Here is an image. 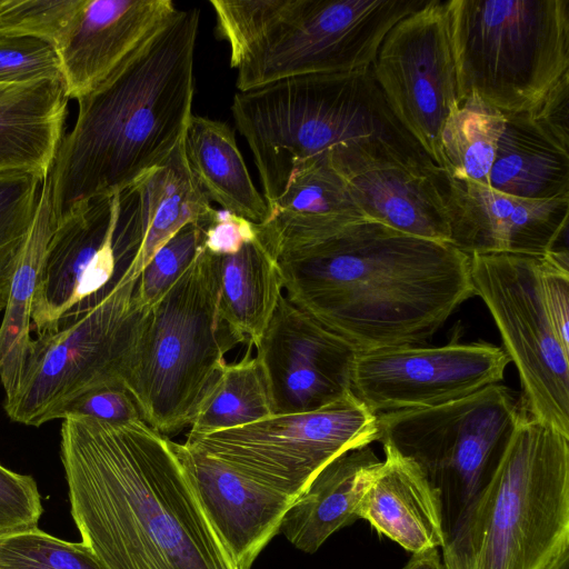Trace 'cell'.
Here are the masks:
<instances>
[{
  "label": "cell",
  "mask_w": 569,
  "mask_h": 569,
  "mask_svg": "<svg viewBox=\"0 0 569 569\" xmlns=\"http://www.w3.org/2000/svg\"><path fill=\"white\" fill-rule=\"evenodd\" d=\"M183 147L189 168L210 202L256 224L269 221L270 209L256 188L227 123L192 114Z\"/></svg>",
  "instance_id": "d4e9b609"
},
{
  "label": "cell",
  "mask_w": 569,
  "mask_h": 569,
  "mask_svg": "<svg viewBox=\"0 0 569 569\" xmlns=\"http://www.w3.org/2000/svg\"><path fill=\"white\" fill-rule=\"evenodd\" d=\"M220 256L201 249L146 309L123 378L143 421L163 437L189 428L207 389L239 341L219 315Z\"/></svg>",
  "instance_id": "52a82bcc"
},
{
  "label": "cell",
  "mask_w": 569,
  "mask_h": 569,
  "mask_svg": "<svg viewBox=\"0 0 569 569\" xmlns=\"http://www.w3.org/2000/svg\"><path fill=\"white\" fill-rule=\"evenodd\" d=\"M505 121L502 112L476 93L460 100L440 133L445 174L489 187V173Z\"/></svg>",
  "instance_id": "f1b7e54d"
},
{
  "label": "cell",
  "mask_w": 569,
  "mask_h": 569,
  "mask_svg": "<svg viewBox=\"0 0 569 569\" xmlns=\"http://www.w3.org/2000/svg\"><path fill=\"white\" fill-rule=\"evenodd\" d=\"M510 360L488 342L358 352L352 393L375 415L441 406L499 383Z\"/></svg>",
  "instance_id": "9a60e30c"
},
{
  "label": "cell",
  "mask_w": 569,
  "mask_h": 569,
  "mask_svg": "<svg viewBox=\"0 0 569 569\" xmlns=\"http://www.w3.org/2000/svg\"><path fill=\"white\" fill-rule=\"evenodd\" d=\"M380 462L369 446L333 459L292 502L280 531L297 549L316 552L331 535L359 519L361 498Z\"/></svg>",
  "instance_id": "cb8c5ba5"
},
{
  "label": "cell",
  "mask_w": 569,
  "mask_h": 569,
  "mask_svg": "<svg viewBox=\"0 0 569 569\" xmlns=\"http://www.w3.org/2000/svg\"><path fill=\"white\" fill-rule=\"evenodd\" d=\"M254 348L273 415L316 411L352 393L358 351L283 292Z\"/></svg>",
  "instance_id": "2e32d148"
},
{
  "label": "cell",
  "mask_w": 569,
  "mask_h": 569,
  "mask_svg": "<svg viewBox=\"0 0 569 569\" xmlns=\"http://www.w3.org/2000/svg\"><path fill=\"white\" fill-rule=\"evenodd\" d=\"M546 569H569V549L561 552Z\"/></svg>",
  "instance_id": "60d3db41"
},
{
  "label": "cell",
  "mask_w": 569,
  "mask_h": 569,
  "mask_svg": "<svg viewBox=\"0 0 569 569\" xmlns=\"http://www.w3.org/2000/svg\"><path fill=\"white\" fill-rule=\"evenodd\" d=\"M177 11L171 0H83L58 50L67 97L101 86Z\"/></svg>",
  "instance_id": "ffe728a7"
},
{
  "label": "cell",
  "mask_w": 569,
  "mask_h": 569,
  "mask_svg": "<svg viewBox=\"0 0 569 569\" xmlns=\"http://www.w3.org/2000/svg\"><path fill=\"white\" fill-rule=\"evenodd\" d=\"M43 80L63 82L57 50L36 38L0 37V84Z\"/></svg>",
  "instance_id": "e575fe53"
},
{
  "label": "cell",
  "mask_w": 569,
  "mask_h": 569,
  "mask_svg": "<svg viewBox=\"0 0 569 569\" xmlns=\"http://www.w3.org/2000/svg\"><path fill=\"white\" fill-rule=\"evenodd\" d=\"M137 280L130 273L90 311L32 338L19 387L3 403L12 421L39 427L86 391L123 383L146 311L134 302Z\"/></svg>",
  "instance_id": "30bf717a"
},
{
  "label": "cell",
  "mask_w": 569,
  "mask_h": 569,
  "mask_svg": "<svg viewBox=\"0 0 569 569\" xmlns=\"http://www.w3.org/2000/svg\"><path fill=\"white\" fill-rule=\"evenodd\" d=\"M202 249V232L189 223L171 237L138 276L134 302L148 309L159 301L191 266Z\"/></svg>",
  "instance_id": "836d02e7"
},
{
  "label": "cell",
  "mask_w": 569,
  "mask_h": 569,
  "mask_svg": "<svg viewBox=\"0 0 569 569\" xmlns=\"http://www.w3.org/2000/svg\"><path fill=\"white\" fill-rule=\"evenodd\" d=\"M370 68L396 119L442 170L440 133L460 103L447 0H427L398 21Z\"/></svg>",
  "instance_id": "5bb4252c"
},
{
  "label": "cell",
  "mask_w": 569,
  "mask_h": 569,
  "mask_svg": "<svg viewBox=\"0 0 569 569\" xmlns=\"http://www.w3.org/2000/svg\"><path fill=\"white\" fill-rule=\"evenodd\" d=\"M441 548L445 569H546L569 549V436L525 413Z\"/></svg>",
  "instance_id": "5b68a950"
},
{
  "label": "cell",
  "mask_w": 569,
  "mask_h": 569,
  "mask_svg": "<svg viewBox=\"0 0 569 569\" xmlns=\"http://www.w3.org/2000/svg\"><path fill=\"white\" fill-rule=\"evenodd\" d=\"M220 259V318L239 343L254 347L282 295L277 259L259 233L238 252Z\"/></svg>",
  "instance_id": "83f0119b"
},
{
  "label": "cell",
  "mask_w": 569,
  "mask_h": 569,
  "mask_svg": "<svg viewBox=\"0 0 569 569\" xmlns=\"http://www.w3.org/2000/svg\"><path fill=\"white\" fill-rule=\"evenodd\" d=\"M83 0H0V37L42 40L58 50Z\"/></svg>",
  "instance_id": "d6a6232c"
},
{
  "label": "cell",
  "mask_w": 569,
  "mask_h": 569,
  "mask_svg": "<svg viewBox=\"0 0 569 569\" xmlns=\"http://www.w3.org/2000/svg\"><path fill=\"white\" fill-rule=\"evenodd\" d=\"M377 440V415L351 393L316 411L188 435L184 442L296 500L333 459Z\"/></svg>",
  "instance_id": "4fadbf2b"
},
{
  "label": "cell",
  "mask_w": 569,
  "mask_h": 569,
  "mask_svg": "<svg viewBox=\"0 0 569 569\" xmlns=\"http://www.w3.org/2000/svg\"><path fill=\"white\" fill-rule=\"evenodd\" d=\"M327 159L366 218L407 234L451 243L447 178L441 169L363 154Z\"/></svg>",
  "instance_id": "ac0fdd59"
},
{
  "label": "cell",
  "mask_w": 569,
  "mask_h": 569,
  "mask_svg": "<svg viewBox=\"0 0 569 569\" xmlns=\"http://www.w3.org/2000/svg\"><path fill=\"white\" fill-rule=\"evenodd\" d=\"M142 244L133 263L138 277L154 253L181 228L198 223L213 208L192 174L183 139L168 160L134 184Z\"/></svg>",
  "instance_id": "4316f807"
},
{
  "label": "cell",
  "mask_w": 569,
  "mask_h": 569,
  "mask_svg": "<svg viewBox=\"0 0 569 569\" xmlns=\"http://www.w3.org/2000/svg\"><path fill=\"white\" fill-rule=\"evenodd\" d=\"M67 416H86L112 423L143 421L134 398L121 382L99 386L80 395L63 409L61 419Z\"/></svg>",
  "instance_id": "8d00e7d4"
},
{
  "label": "cell",
  "mask_w": 569,
  "mask_h": 569,
  "mask_svg": "<svg viewBox=\"0 0 569 569\" xmlns=\"http://www.w3.org/2000/svg\"><path fill=\"white\" fill-rule=\"evenodd\" d=\"M44 179L30 173L0 174V291L2 292L9 291L34 219Z\"/></svg>",
  "instance_id": "4dcf8cb0"
},
{
  "label": "cell",
  "mask_w": 569,
  "mask_h": 569,
  "mask_svg": "<svg viewBox=\"0 0 569 569\" xmlns=\"http://www.w3.org/2000/svg\"><path fill=\"white\" fill-rule=\"evenodd\" d=\"M459 100L537 108L569 78V0H447Z\"/></svg>",
  "instance_id": "ba28073f"
},
{
  "label": "cell",
  "mask_w": 569,
  "mask_h": 569,
  "mask_svg": "<svg viewBox=\"0 0 569 569\" xmlns=\"http://www.w3.org/2000/svg\"><path fill=\"white\" fill-rule=\"evenodd\" d=\"M475 296L490 311L503 350L518 370L523 411L569 436V349L549 317L541 254L472 253Z\"/></svg>",
  "instance_id": "7c38bea8"
},
{
  "label": "cell",
  "mask_w": 569,
  "mask_h": 569,
  "mask_svg": "<svg viewBox=\"0 0 569 569\" xmlns=\"http://www.w3.org/2000/svg\"><path fill=\"white\" fill-rule=\"evenodd\" d=\"M569 79L535 109L505 114L489 187L545 200L569 197Z\"/></svg>",
  "instance_id": "44dd1931"
},
{
  "label": "cell",
  "mask_w": 569,
  "mask_h": 569,
  "mask_svg": "<svg viewBox=\"0 0 569 569\" xmlns=\"http://www.w3.org/2000/svg\"><path fill=\"white\" fill-rule=\"evenodd\" d=\"M427 0H211L239 92L369 68L382 40Z\"/></svg>",
  "instance_id": "8992f818"
},
{
  "label": "cell",
  "mask_w": 569,
  "mask_h": 569,
  "mask_svg": "<svg viewBox=\"0 0 569 569\" xmlns=\"http://www.w3.org/2000/svg\"><path fill=\"white\" fill-rule=\"evenodd\" d=\"M200 10H179L101 86L77 99L48 176L54 222L162 166L192 116Z\"/></svg>",
  "instance_id": "3957f363"
},
{
  "label": "cell",
  "mask_w": 569,
  "mask_h": 569,
  "mask_svg": "<svg viewBox=\"0 0 569 569\" xmlns=\"http://www.w3.org/2000/svg\"><path fill=\"white\" fill-rule=\"evenodd\" d=\"M271 416L267 378L249 348L240 361L224 363L201 399L188 435L237 428Z\"/></svg>",
  "instance_id": "f546056e"
},
{
  "label": "cell",
  "mask_w": 569,
  "mask_h": 569,
  "mask_svg": "<svg viewBox=\"0 0 569 569\" xmlns=\"http://www.w3.org/2000/svg\"><path fill=\"white\" fill-rule=\"evenodd\" d=\"M60 437L73 521L107 569H238L169 438L86 416Z\"/></svg>",
  "instance_id": "6da1fadb"
},
{
  "label": "cell",
  "mask_w": 569,
  "mask_h": 569,
  "mask_svg": "<svg viewBox=\"0 0 569 569\" xmlns=\"http://www.w3.org/2000/svg\"><path fill=\"white\" fill-rule=\"evenodd\" d=\"M231 112L268 207L300 164L327 156L359 153L439 168L396 119L370 67L238 91Z\"/></svg>",
  "instance_id": "277c9868"
},
{
  "label": "cell",
  "mask_w": 569,
  "mask_h": 569,
  "mask_svg": "<svg viewBox=\"0 0 569 569\" xmlns=\"http://www.w3.org/2000/svg\"><path fill=\"white\" fill-rule=\"evenodd\" d=\"M385 453L365 489L359 519L412 553L442 547L438 490L413 462L389 449Z\"/></svg>",
  "instance_id": "7402d4cb"
},
{
  "label": "cell",
  "mask_w": 569,
  "mask_h": 569,
  "mask_svg": "<svg viewBox=\"0 0 569 569\" xmlns=\"http://www.w3.org/2000/svg\"><path fill=\"white\" fill-rule=\"evenodd\" d=\"M403 569H445L438 548L413 552Z\"/></svg>",
  "instance_id": "ab89813d"
},
{
  "label": "cell",
  "mask_w": 569,
  "mask_h": 569,
  "mask_svg": "<svg viewBox=\"0 0 569 569\" xmlns=\"http://www.w3.org/2000/svg\"><path fill=\"white\" fill-rule=\"evenodd\" d=\"M173 447L237 568L251 569L259 553L280 531L295 499L186 442H173Z\"/></svg>",
  "instance_id": "d6986e66"
},
{
  "label": "cell",
  "mask_w": 569,
  "mask_h": 569,
  "mask_svg": "<svg viewBox=\"0 0 569 569\" xmlns=\"http://www.w3.org/2000/svg\"><path fill=\"white\" fill-rule=\"evenodd\" d=\"M142 239L134 187L92 198L54 222L32 302L31 332L40 336L72 322L134 276Z\"/></svg>",
  "instance_id": "8fae6325"
},
{
  "label": "cell",
  "mask_w": 569,
  "mask_h": 569,
  "mask_svg": "<svg viewBox=\"0 0 569 569\" xmlns=\"http://www.w3.org/2000/svg\"><path fill=\"white\" fill-rule=\"evenodd\" d=\"M42 512L36 480L0 465V532L36 528Z\"/></svg>",
  "instance_id": "d590c367"
},
{
  "label": "cell",
  "mask_w": 569,
  "mask_h": 569,
  "mask_svg": "<svg viewBox=\"0 0 569 569\" xmlns=\"http://www.w3.org/2000/svg\"><path fill=\"white\" fill-rule=\"evenodd\" d=\"M277 262L288 300L358 352L419 346L475 296L469 254L370 219Z\"/></svg>",
  "instance_id": "7a4b0ae2"
},
{
  "label": "cell",
  "mask_w": 569,
  "mask_h": 569,
  "mask_svg": "<svg viewBox=\"0 0 569 569\" xmlns=\"http://www.w3.org/2000/svg\"><path fill=\"white\" fill-rule=\"evenodd\" d=\"M197 226L202 232V248L217 256L238 252L259 233V224L224 209L212 208Z\"/></svg>",
  "instance_id": "f35d334b"
},
{
  "label": "cell",
  "mask_w": 569,
  "mask_h": 569,
  "mask_svg": "<svg viewBox=\"0 0 569 569\" xmlns=\"http://www.w3.org/2000/svg\"><path fill=\"white\" fill-rule=\"evenodd\" d=\"M8 300V293L0 291V311L4 310Z\"/></svg>",
  "instance_id": "b9f144b4"
},
{
  "label": "cell",
  "mask_w": 569,
  "mask_h": 569,
  "mask_svg": "<svg viewBox=\"0 0 569 569\" xmlns=\"http://www.w3.org/2000/svg\"><path fill=\"white\" fill-rule=\"evenodd\" d=\"M541 284L546 307L565 348L569 349V257L555 248L541 254Z\"/></svg>",
  "instance_id": "74e56055"
},
{
  "label": "cell",
  "mask_w": 569,
  "mask_h": 569,
  "mask_svg": "<svg viewBox=\"0 0 569 569\" xmlns=\"http://www.w3.org/2000/svg\"><path fill=\"white\" fill-rule=\"evenodd\" d=\"M446 178L450 242L467 254H542L567 232L569 197L525 199Z\"/></svg>",
  "instance_id": "e0dca14e"
},
{
  "label": "cell",
  "mask_w": 569,
  "mask_h": 569,
  "mask_svg": "<svg viewBox=\"0 0 569 569\" xmlns=\"http://www.w3.org/2000/svg\"><path fill=\"white\" fill-rule=\"evenodd\" d=\"M64 83L0 84V174L49 176L64 136Z\"/></svg>",
  "instance_id": "603a6c76"
},
{
  "label": "cell",
  "mask_w": 569,
  "mask_h": 569,
  "mask_svg": "<svg viewBox=\"0 0 569 569\" xmlns=\"http://www.w3.org/2000/svg\"><path fill=\"white\" fill-rule=\"evenodd\" d=\"M54 228L51 190L44 179L34 219L12 276L0 325V381L9 400L17 391L31 347L32 302Z\"/></svg>",
  "instance_id": "484cf974"
},
{
  "label": "cell",
  "mask_w": 569,
  "mask_h": 569,
  "mask_svg": "<svg viewBox=\"0 0 569 569\" xmlns=\"http://www.w3.org/2000/svg\"><path fill=\"white\" fill-rule=\"evenodd\" d=\"M525 413L512 391L497 383L441 406L377 415V441L413 462L438 490L447 539Z\"/></svg>",
  "instance_id": "9c48e42d"
},
{
  "label": "cell",
  "mask_w": 569,
  "mask_h": 569,
  "mask_svg": "<svg viewBox=\"0 0 569 569\" xmlns=\"http://www.w3.org/2000/svg\"><path fill=\"white\" fill-rule=\"evenodd\" d=\"M0 569H107V567L82 541H66L36 527L0 532Z\"/></svg>",
  "instance_id": "1f68e13d"
}]
</instances>
